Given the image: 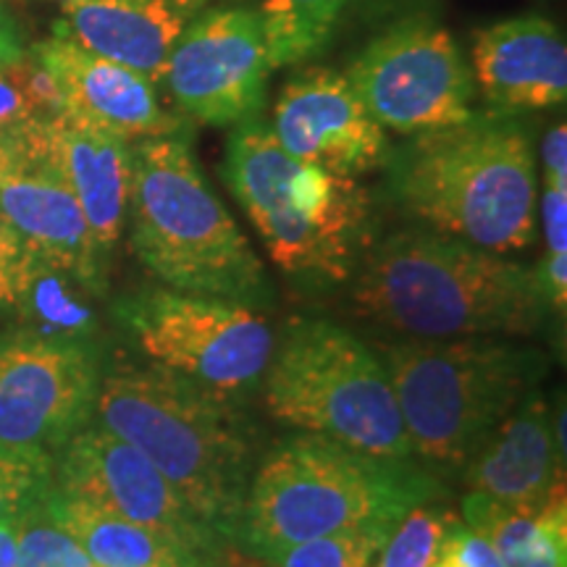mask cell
Segmentation results:
<instances>
[{
	"label": "cell",
	"mask_w": 567,
	"mask_h": 567,
	"mask_svg": "<svg viewBox=\"0 0 567 567\" xmlns=\"http://www.w3.org/2000/svg\"><path fill=\"white\" fill-rule=\"evenodd\" d=\"M350 281L354 313L408 339L530 337L551 318L534 266L431 229L371 245Z\"/></svg>",
	"instance_id": "1"
},
{
	"label": "cell",
	"mask_w": 567,
	"mask_h": 567,
	"mask_svg": "<svg viewBox=\"0 0 567 567\" xmlns=\"http://www.w3.org/2000/svg\"><path fill=\"white\" fill-rule=\"evenodd\" d=\"M384 168L389 200L431 231L499 255L534 243L536 158L515 116L473 111L465 122L410 134Z\"/></svg>",
	"instance_id": "2"
},
{
	"label": "cell",
	"mask_w": 567,
	"mask_h": 567,
	"mask_svg": "<svg viewBox=\"0 0 567 567\" xmlns=\"http://www.w3.org/2000/svg\"><path fill=\"white\" fill-rule=\"evenodd\" d=\"M444 494L415 460L379 457L331 439L289 436L255 465L229 544L268 559L344 530H392L410 509Z\"/></svg>",
	"instance_id": "3"
},
{
	"label": "cell",
	"mask_w": 567,
	"mask_h": 567,
	"mask_svg": "<svg viewBox=\"0 0 567 567\" xmlns=\"http://www.w3.org/2000/svg\"><path fill=\"white\" fill-rule=\"evenodd\" d=\"M103 429L145 455L197 517L229 542L258 465L255 425L229 394L153 365H118L95 400Z\"/></svg>",
	"instance_id": "4"
},
{
	"label": "cell",
	"mask_w": 567,
	"mask_h": 567,
	"mask_svg": "<svg viewBox=\"0 0 567 567\" xmlns=\"http://www.w3.org/2000/svg\"><path fill=\"white\" fill-rule=\"evenodd\" d=\"M132 252L163 287L260 308L274 287L252 245L197 166L187 132L130 145Z\"/></svg>",
	"instance_id": "5"
},
{
	"label": "cell",
	"mask_w": 567,
	"mask_h": 567,
	"mask_svg": "<svg viewBox=\"0 0 567 567\" xmlns=\"http://www.w3.org/2000/svg\"><path fill=\"white\" fill-rule=\"evenodd\" d=\"M224 179L279 271L302 287H342L371 250L373 208L363 184L295 161L260 116L231 126Z\"/></svg>",
	"instance_id": "6"
},
{
	"label": "cell",
	"mask_w": 567,
	"mask_h": 567,
	"mask_svg": "<svg viewBox=\"0 0 567 567\" xmlns=\"http://www.w3.org/2000/svg\"><path fill=\"white\" fill-rule=\"evenodd\" d=\"M402 423L429 471H463L549 371L547 354L494 337L402 339L379 347Z\"/></svg>",
	"instance_id": "7"
},
{
	"label": "cell",
	"mask_w": 567,
	"mask_h": 567,
	"mask_svg": "<svg viewBox=\"0 0 567 567\" xmlns=\"http://www.w3.org/2000/svg\"><path fill=\"white\" fill-rule=\"evenodd\" d=\"M276 421L379 457L415 460L384 360L323 318L289 323L264 373Z\"/></svg>",
	"instance_id": "8"
},
{
	"label": "cell",
	"mask_w": 567,
	"mask_h": 567,
	"mask_svg": "<svg viewBox=\"0 0 567 567\" xmlns=\"http://www.w3.org/2000/svg\"><path fill=\"white\" fill-rule=\"evenodd\" d=\"M113 313L153 363L234 400L264 381L276 342L250 305L168 287L126 295Z\"/></svg>",
	"instance_id": "9"
},
{
	"label": "cell",
	"mask_w": 567,
	"mask_h": 567,
	"mask_svg": "<svg viewBox=\"0 0 567 567\" xmlns=\"http://www.w3.org/2000/svg\"><path fill=\"white\" fill-rule=\"evenodd\" d=\"M344 76L384 130L417 134L471 116L473 71L444 27L405 19L354 55Z\"/></svg>",
	"instance_id": "10"
},
{
	"label": "cell",
	"mask_w": 567,
	"mask_h": 567,
	"mask_svg": "<svg viewBox=\"0 0 567 567\" xmlns=\"http://www.w3.org/2000/svg\"><path fill=\"white\" fill-rule=\"evenodd\" d=\"M101 389L95 342L19 329L0 337V444L61 450L90 423Z\"/></svg>",
	"instance_id": "11"
},
{
	"label": "cell",
	"mask_w": 567,
	"mask_h": 567,
	"mask_svg": "<svg viewBox=\"0 0 567 567\" xmlns=\"http://www.w3.org/2000/svg\"><path fill=\"white\" fill-rule=\"evenodd\" d=\"M271 71L258 11L210 9L184 27L161 84L184 116L237 126L260 116Z\"/></svg>",
	"instance_id": "12"
},
{
	"label": "cell",
	"mask_w": 567,
	"mask_h": 567,
	"mask_svg": "<svg viewBox=\"0 0 567 567\" xmlns=\"http://www.w3.org/2000/svg\"><path fill=\"white\" fill-rule=\"evenodd\" d=\"M0 210L34 258L105 289V252L74 193L42 151L34 122L0 132Z\"/></svg>",
	"instance_id": "13"
},
{
	"label": "cell",
	"mask_w": 567,
	"mask_h": 567,
	"mask_svg": "<svg viewBox=\"0 0 567 567\" xmlns=\"http://www.w3.org/2000/svg\"><path fill=\"white\" fill-rule=\"evenodd\" d=\"M53 488L103 513L166 530L205 551L226 544L137 446L101 423L84 425L61 446L59 465L53 463Z\"/></svg>",
	"instance_id": "14"
},
{
	"label": "cell",
	"mask_w": 567,
	"mask_h": 567,
	"mask_svg": "<svg viewBox=\"0 0 567 567\" xmlns=\"http://www.w3.org/2000/svg\"><path fill=\"white\" fill-rule=\"evenodd\" d=\"M271 130L295 161L358 179L384 166L386 130L371 116L342 71L310 66L284 84Z\"/></svg>",
	"instance_id": "15"
},
{
	"label": "cell",
	"mask_w": 567,
	"mask_h": 567,
	"mask_svg": "<svg viewBox=\"0 0 567 567\" xmlns=\"http://www.w3.org/2000/svg\"><path fill=\"white\" fill-rule=\"evenodd\" d=\"M30 53L59 90L61 113L126 142L187 132V122L163 109L155 84L137 71L84 51L61 34L38 42Z\"/></svg>",
	"instance_id": "16"
},
{
	"label": "cell",
	"mask_w": 567,
	"mask_h": 567,
	"mask_svg": "<svg viewBox=\"0 0 567 567\" xmlns=\"http://www.w3.org/2000/svg\"><path fill=\"white\" fill-rule=\"evenodd\" d=\"M473 80L492 113L557 109L567 97V45L549 19L523 13L476 32Z\"/></svg>",
	"instance_id": "17"
},
{
	"label": "cell",
	"mask_w": 567,
	"mask_h": 567,
	"mask_svg": "<svg viewBox=\"0 0 567 567\" xmlns=\"http://www.w3.org/2000/svg\"><path fill=\"white\" fill-rule=\"evenodd\" d=\"M467 492L513 509H542L565 484V446L557 442L555 413L534 389L488 434L463 467Z\"/></svg>",
	"instance_id": "18"
},
{
	"label": "cell",
	"mask_w": 567,
	"mask_h": 567,
	"mask_svg": "<svg viewBox=\"0 0 567 567\" xmlns=\"http://www.w3.org/2000/svg\"><path fill=\"white\" fill-rule=\"evenodd\" d=\"M34 132L42 151L74 193L97 245L109 252L126 226L132 142L69 113L34 122Z\"/></svg>",
	"instance_id": "19"
},
{
	"label": "cell",
	"mask_w": 567,
	"mask_h": 567,
	"mask_svg": "<svg viewBox=\"0 0 567 567\" xmlns=\"http://www.w3.org/2000/svg\"><path fill=\"white\" fill-rule=\"evenodd\" d=\"M189 21L193 17L168 0H84L63 6L53 34L137 71L158 87Z\"/></svg>",
	"instance_id": "20"
},
{
	"label": "cell",
	"mask_w": 567,
	"mask_h": 567,
	"mask_svg": "<svg viewBox=\"0 0 567 567\" xmlns=\"http://www.w3.org/2000/svg\"><path fill=\"white\" fill-rule=\"evenodd\" d=\"M42 507L80 542L95 567H200L210 555L179 536L103 513L55 488Z\"/></svg>",
	"instance_id": "21"
},
{
	"label": "cell",
	"mask_w": 567,
	"mask_h": 567,
	"mask_svg": "<svg viewBox=\"0 0 567 567\" xmlns=\"http://www.w3.org/2000/svg\"><path fill=\"white\" fill-rule=\"evenodd\" d=\"M463 523L492 544L502 567H567V494L559 484L542 509H513L467 492Z\"/></svg>",
	"instance_id": "22"
},
{
	"label": "cell",
	"mask_w": 567,
	"mask_h": 567,
	"mask_svg": "<svg viewBox=\"0 0 567 567\" xmlns=\"http://www.w3.org/2000/svg\"><path fill=\"white\" fill-rule=\"evenodd\" d=\"M84 295L92 292L76 276L32 255V264L27 268L24 284H21L13 308L19 310L24 329L45 337L95 342L97 316L84 300Z\"/></svg>",
	"instance_id": "23"
},
{
	"label": "cell",
	"mask_w": 567,
	"mask_h": 567,
	"mask_svg": "<svg viewBox=\"0 0 567 567\" xmlns=\"http://www.w3.org/2000/svg\"><path fill=\"white\" fill-rule=\"evenodd\" d=\"M347 0H266L264 21L271 69L313 61L331 42Z\"/></svg>",
	"instance_id": "24"
},
{
	"label": "cell",
	"mask_w": 567,
	"mask_h": 567,
	"mask_svg": "<svg viewBox=\"0 0 567 567\" xmlns=\"http://www.w3.org/2000/svg\"><path fill=\"white\" fill-rule=\"evenodd\" d=\"M55 113H61L59 90L30 51L0 66V132L42 122Z\"/></svg>",
	"instance_id": "25"
},
{
	"label": "cell",
	"mask_w": 567,
	"mask_h": 567,
	"mask_svg": "<svg viewBox=\"0 0 567 567\" xmlns=\"http://www.w3.org/2000/svg\"><path fill=\"white\" fill-rule=\"evenodd\" d=\"M457 523L460 517L452 509L423 502L392 528L375 567H434L446 536Z\"/></svg>",
	"instance_id": "26"
},
{
	"label": "cell",
	"mask_w": 567,
	"mask_h": 567,
	"mask_svg": "<svg viewBox=\"0 0 567 567\" xmlns=\"http://www.w3.org/2000/svg\"><path fill=\"white\" fill-rule=\"evenodd\" d=\"M53 488V455L0 444V523L19 520Z\"/></svg>",
	"instance_id": "27"
},
{
	"label": "cell",
	"mask_w": 567,
	"mask_h": 567,
	"mask_svg": "<svg viewBox=\"0 0 567 567\" xmlns=\"http://www.w3.org/2000/svg\"><path fill=\"white\" fill-rule=\"evenodd\" d=\"M389 534L392 530L368 528L318 536L268 557L266 563L271 567H375Z\"/></svg>",
	"instance_id": "28"
},
{
	"label": "cell",
	"mask_w": 567,
	"mask_h": 567,
	"mask_svg": "<svg viewBox=\"0 0 567 567\" xmlns=\"http://www.w3.org/2000/svg\"><path fill=\"white\" fill-rule=\"evenodd\" d=\"M17 549L19 567H95L80 542L48 515L42 502L19 517Z\"/></svg>",
	"instance_id": "29"
},
{
	"label": "cell",
	"mask_w": 567,
	"mask_h": 567,
	"mask_svg": "<svg viewBox=\"0 0 567 567\" xmlns=\"http://www.w3.org/2000/svg\"><path fill=\"white\" fill-rule=\"evenodd\" d=\"M30 264V247L21 243L17 229H13L9 218L0 210V310L13 308Z\"/></svg>",
	"instance_id": "30"
},
{
	"label": "cell",
	"mask_w": 567,
	"mask_h": 567,
	"mask_svg": "<svg viewBox=\"0 0 567 567\" xmlns=\"http://www.w3.org/2000/svg\"><path fill=\"white\" fill-rule=\"evenodd\" d=\"M434 567H502V563L492 544L478 530L467 528L460 517L457 526L446 536Z\"/></svg>",
	"instance_id": "31"
},
{
	"label": "cell",
	"mask_w": 567,
	"mask_h": 567,
	"mask_svg": "<svg viewBox=\"0 0 567 567\" xmlns=\"http://www.w3.org/2000/svg\"><path fill=\"white\" fill-rule=\"evenodd\" d=\"M542 224L547 258H567V184L544 182Z\"/></svg>",
	"instance_id": "32"
},
{
	"label": "cell",
	"mask_w": 567,
	"mask_h": 567,
	"mask_svg": "<svg viewBox=\"0 0 567 567\" xmlns=\"http://www.w3.org/2000/svg\"><path fill=\"white\" fill-rule=\"evenodd\" d=\"M544 182L567 184V126L559 122L547 132L542 142Z\"/></svg>",
	"instance_id": "33"
},
{
	"label": "cell",
	"mask_w": 567,
	"mask_h": 567,
	"mask_svg": "<svg viewBox=\"0 0 567 567\" xmlns=\"http://www.w3.org/2000/svg\"><path fill=\"white\" fill-rule=\"evenodd\" d=\"M200 567H271L266 559L250 555V551L234 547V544H221L203 559Z\"/></svg>",
	"instance_id": "34"
},
{
	"label": "cell",
	"mask_w": 567,
	"mask_h": 567,
	"mask_svg": "<svg viewBox=\"0 0 567 567\" xmlns=\"http://www.w3.org/2000/svg\"><path fill=\"white\" fill-rule=\"evenodd\" d=\"M21 55H27V51L21 48L17 27H13L11 17L6 13L3 6H0V66L19 61Z\"/></svg>",
	"instance_id": "35"
},
{
	"label": "cell",
	"mask_w": 567,
	"mask_h": 567,
	"mask_svg": "<svg viewBox=\"0 0 567 567\" xmlns=\"http://www.w3.org/2000/svg\"><path fill=\"white\" fill-rule=\"evenodd\" d=\"M17 523H0V567H19V549H17Z\"/></svg>",
	"instance_id": "36"
},
{
	"label": "cell",
	"mask_w": 567,
	"mask_h": 567,
	"mask_svg": "<svg viewBox=\"0 0 567 567\" xmlns=\"http://www.w3.org/2000/svg\"><path fill=\"white\" fill-rule=\"evenodd\" d=\"M168 3H174L176 9H182L184 13H189V17H197L205 9V0H168Z\"/></svg>",
	"instance_id": "37"
},
{
	"label": "cell",
	"mask_w": 567,
	"mask_h": 567,
	"mask_svg": "<svg viewBox=\"0 0 567 567\" xmlns=\"http://www.w3.org/2000/svg\"><path fill=\"white\" fill-rule=\"evenodd\" d=\"M53 3H59L61 9L63 6H74V3H84V0H53Z\"/></svg>",
	"instance_id": "38"
}]
</instances>
